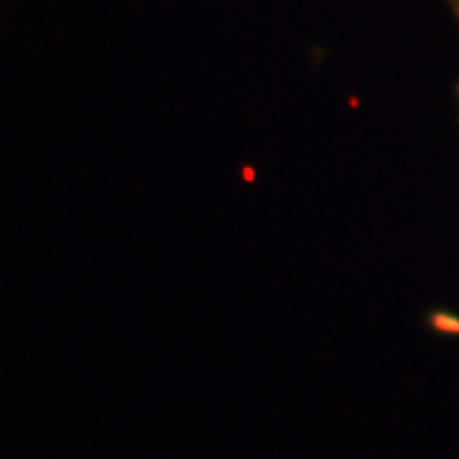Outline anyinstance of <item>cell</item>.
Masks as SVG:
<instances>
[{
  "mask_svg": "<svg viewBox=\"0 0 459 459\" xmlns=\"http://www.w3.org/2000/svg\"><path fill=\"white\" fill-rule=\"evenodd\" d=\"M445 3H446V7L451 9V13H453V17H455V22L459 26V0H445Z\"/></svg>",
  "mask_w": 459,
  "mask_h": 459,
  "instance_id": "6da1fadb",
  "label": "cell"
},
{
  "mask_svg": "<svg viewBox=\"0 0 459 459\" xmlns=\"http://www.w3.org/2000/svg\"><path fill=\"white\" fill-rule=\"evenodd\" d=\"M455 99H457V107H459V82L455 85Z\"/></svg>",
  "mask_w": 459,
  "mask_h": 459,
  "instance_id": "7a4b0ae2",
  "label": "cell"
}]
</instances>
